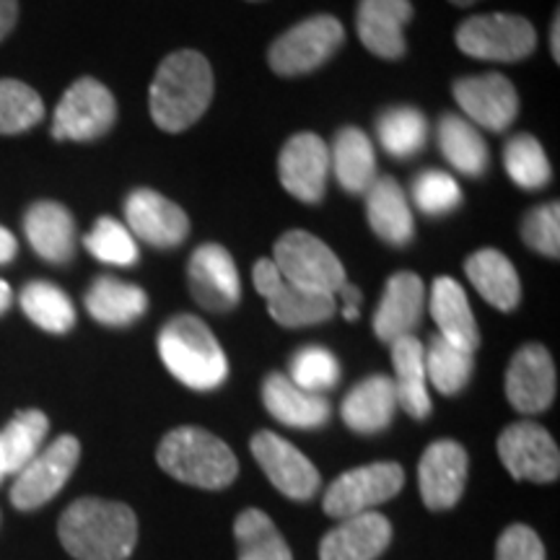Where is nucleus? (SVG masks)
<instances>
[{"label":"nucleus","instance_id":"1","mask_svg":"<svg viewBox=\"0 0 560 560\" xmlns=\"http://www.w3.org/2000/svg\"><path fill=\"white\" fill-rule=\"evenodd\" d=\"M58 535L75 560H128L138 542V520L125 503L79 499L62 511Z\"/></svg>","mask_w":560,"mask_h":560},{"label":"nucleus","instance_id":"2","mask_svg":"<svg viewBox=\"0 0 560 560\" xmlns=\"http://www.w3.org/2000/svg\"><path fill=\"white\" fill-rule=\"evenodd\" d=\"M213 100V68L195 50L166 55L149 91L151 120L166 132H182L206 115Z\"/></svg>","mask_w":560,"mask_h":560},{"label":"nucleus","instance_id":"3","mask_svg":"<svg viewBox=\"0 0 560 560\" xmlns=\"http://www.w3.org/2000/svg\"><path fill=\"white\" fill-rule=\"evenodd\" d=\"M159 353L174 380L190 389H219L229 376V361L221 342L206 322L192 314H179L161 327Z\"/></svg>","mask_w":560,"mask_h":560},{"label":"nucleus","instance_id":"4","mask_svg":"<svg viewBox=\"0 0 560 560\" xmlns=\"http://www.w3.org/2000/svg\"><path fill=\"white\" fill-rule=\"evenodd\" d=\"M156 459L161 470L174 480L206 490L226 488L240 475V462L226 441L195 425H182L166 433L159 444Z\"/></svg>","mask_w":560,"mask_h":560},{"label":"nucleus","instance_id":"5","mask_svg":"<svg viewBox=\"0 0 560 560\" xmlns=\"http://www.w3.org/2000/svg\"><path fill=\"white\" fill-rule=\"evenodd\" d=\"M272 262H276L280 276L291 280L293 285H301V289L335 296L342 289V283H348L340 257L310 231H289V234L280 236Z\"/></svg>","mask_w":560,"mask_h":560},{"label":"nucleus","instance_id":"6","mask_svg":"<svg viewBox=\"0 0 560 560\" xmlns=\"http://www.w3.org/2000/svg\"><path fill=\"white\" fill-rule=\"evenodd\" d=\"M457 47L465 55L493 62H520L537 47L535 26L514 13H482L457 30Z\"/></svg>","mask_w":560,"mask_h":560},{"label":"nucleus","instance_id":"7","mask_svg":"<svg viewBox=\"0 0 560 560\" xmlns=\"http://www.w3.org/2000/svg\"><path fill=\"white\" fill-rule=\"evenodd\" d=\"M346 42V32L342 24L335 16L319 13L301 24L291 26L289 32L280 34L272 42L268 60L270 68L278 75H304L325 66L335 52L340 50V45Z\"/></svg>","mask_w":560,"mask_h":560},{"label":"nucleus","instance_id":"8","mask_svg":"<svg viewBox=\"0 0 560 560\" xmlns=\"http://www.w3.org/2000/svg\"><path fill=\"white\" fill-rule=\"evenodd\" d=\"M252 283L268 299L270 317L283 327L322 325L338 312V301L330 293H319L293 285L280 276L272 260H257L252 268Z\"/></svg>","mask_w":560,"mask_h":560},{"label":"nucleus","instance_id":"9","mask_svg":"<svg viewBox=\"0 0 560 560\" xmlns=\"http://www.w3.org/2000/svg\"><path fill=\"white\" fill-rule=\"evenodd\" d=\"M117 120V102L112 91L96 79H79L55 109L52 138L89 143L107 136Z\"/></svg>","mask_w":560,"mask_h":560},{"label":"nucleus","instance_id":"10","mask_svg":"<svg viewBox=\"0 0 560 560\" xmlns=\"http://www.w3.org/2000/svg\"><path fill=\"white\" fill-rule=\"evenodd\" d=\"M405 472L397 462H374V465L355 467L342 472L338 480L327 488L325 511L335 520L366 514L374 506H382L395 499L402 490Z\"/></svg>","mask_w":560,"mask_h":560},{"label":"nucleus","instance_id":"11","mask_svg":"<svg viewBox=\"0 0 560 560\" xmlns=\"http://www.w3.org/2000/svg\"><path fill=\"white\" fill-rule=\"evenodd\" d=\"M79 457L81 444L75 436H60L47 450H39L37 457L16 472V480L11 486L13 506L19 511H34L52 501L70 480Z\"/></svg>","mask_w":560,"mask_h":560},{"label":"nucleus","instance_id":"12","mask_svg":"<svg viewBox=\"0 0 560 560\" xmlns=\"http://www.w3.org/2000/svg\"><path fill=\"white\" fill-rule=\"evenodd\" d=\"M499 457L516 480L552 482L560 472V452L556 439L540 423L522 420L509 425L499 436Z\"/></svg>","mask_w":560,"mask_h":560},{"label":"nucleus","instance_id":"13","mask_svg":"<svg viewBox=\"0 0 560 560\" xmlns=\"http://www.w3.org/2000/svg\"><path fill=\"white\" fill-rule=\"evenodd\" d=\"M252 454L268 480L293 501H310L319 490V472L291 441L272 431L252 436Z\"/></svg>","mask_w":560,"mask_h":560},{"label":"nucleus","instance_id":"14","mask_svg":"<svg viewBox=\"0 0 560 560\" xmlns=\"http://www.w3.org/2000/svg\"><path fill=\"white\" fill-rule=\"evenodd\" d=\"M454 100L472 125L490 132H503L516 120L520 96L514 83L501 73L467 75L454 83Z\"/></svg>","mask_w":560,"mask_h":560},{"label":"nucleus","instance_id":"15","mask_svg":"<svg viewBox=\"0 0 560 560\" xmlns=\"http://www.w3.org/2000/svg\"><path fill=\"white\" fill-rule=\"evenodd\" d=\"M330 149L314 132H296L278 156L280 185L301 202H319L327 190Z\"/></svg>","mask_w":560,"mask_h":560},{"label":"nucleus","instance_id":"16","mask_svg":"<svg viewBox=\"0 0 560 560\" xmlns=\"http://www.w3.org/2000/svg\"><path fill=\"white\" fill-rule=\"evenodd\" d=\"M556 363L548 348L527 342L514 353L506 369V400L520 412L535 416L556 400Z\"/></svg>","mask_w":560,"mask_h":560},{"label":"nucleus","instance_id":"17","mask_svg":"<svg viewBox=\"0 0 560 560\" xmlns=\"http://www.w3.org/2000/svg\"><path fill=\"white\" fill-rule=\"evenodd\" d=\"M187 280L192 299L208 312H231L242 299L240 270L221 244H202L192 252Z\"/></svg>","mask_w":560,"mask_h":560},{"label":"nucleus","instance_id":"18","mask_svg":"<svg viewBox=\"0 0 560 560\" xmlns=\"http://www.w3.org/2000/svg\"><path fill=\"white\" fill-rule=\"evenodd\" d=\"M470 459L457 441H433L418 465L420 499L431 511H446L462 499Z\"/></svg>","mask_w":560,"mask_h":560},{"label":"nucleus","instance_id":"19","mask_svg":"<svg viewBox=\"0 0 560 560\" xmlns=\"http://www.w3.org/2000/svg\"><path fill=\"white\" fill-rule=\"evenodd\" d=\"M125 221L136 240L151 247H177L190 234V219L177 202L156 190H136L125 202Z\"/></svg>","mask_w":560,"mask_h":560},{"label":"nucleus","instance_id":"20","mask_svg":"<svg viewBox=\"0 0 560 560\" xmlns=\"http://www.w3.org/2000/svg\"><path fill=\"white\" fill-rule=\"evenodd\" d=\"M412 19L410 0H361L355 30L361 45L384 60L402 58L408 50L405 26Z\"/></svg>","mask_w":560,"mask_h":560},{"label":"nucleus","instance_id":"21","mask_svg":"<svg viewBox=\"0 0 560 560\" xmlns=\"http://www.w3.org/2000/svg\"><path fill=\"white\" fill-rule=\"evenodd\" d=\"M392 524L387 516L366 511V514L340 520L319 542L322 560H376L389 548Z\"/></svg>","mask_w":560,"mask_h":560},{"label":"nucleus","instance_id":"22","mask_svg":"<svg viewBox=\"0 0 560 560\" xmlns=\"http://www.w3.org/2000/svg\"><path fill=\"white\" fill-rule=\"evenodd\" d=\"M425 285L416 272H397L387 280L382 293L380 310L374 314V332L382 342H395L397 338L412 335L423 317Z\"/></svg>","mask_w":560,"mask_h":560},{"label":"nucleus","instance_id":"23","mask_svg":"<svg viewBox=\"0 0 560 560\" xmlns=\"http://www.w3.org/2000/svg\"><path fill=\"white\" fill-rule=\"evenodd\" d=\"M26 240L42 260L62 265L75 252V221L66 206L55 200H39L26 210Z\"/></svg>","mask_w":560,"mask_h":560},{"label":"nucleus","instance_id":"24","mask_svg":"<svg viewBox=\"0 0 560 560\" xmlns=\"http://www.w3.org/2000/svg\"><path fill=\"white\" fill-rule=\"evenodd\" d=\"M262 402L278 423L291 429H319L330 420V402L296 387L285 374H270L265 380Z\"/></svg>","mask_w":560,"mask_h":560},{"label":"nucleus","instance_id":"25","mask_svg":"<svg viewBox=\"0 0 560 560\" xmlns=\"http://www.w3.org/2000/svg\"><path fill=\"white\" fill-rule=\"evenodd\" d=\"M431 317L439 325V335L452 346L475 353L480 346V330L475 322L467 293L454 278H436L431 289Z\"/></svg>","mask_w":560,"mask_h":560},{"label":"nucleus","instance_id":"26","mask_svg":"<svg viewBox=\"0 0 560 560\" xmlns=\"http://www.w3.org/2000/svg\"><path fill=\"white\" fill-rule=\"evenodd\" d=\"M397 408L400 405H397L395 382L384 374H374L348 392L340 412L350 431L380 433L392 423Z\"/></svg>","mask_w":560,"mask_h":560},{"label":"nucleus","instance_id":"27","mask_svg":"<svg viewBox=\"0 0 560 560\" xmlns=\"http://www.w3.org/2000/svg\"><path fill=\"white\" fill-rule=\"evenodd\" d=\"M366 215L374 234L392 247H405L416 234L410 202L392 177H376L366 190Z\"/></svg>","mask_w":560,"mask_h":560},{"label":"nucleus","instance_id":"28","mask_svg":"<svg viewBox=\"0 0 560 560\" xmlns=\"http://www.w3.org/2000/svg\"><path fill=\"white\" fill-rule=\"evenodd\" d=\"M392 346V366H395V392L397 405L408 412L410 418L423 420L431 416L429 380H425V346L416 335L397 338Z\"/></svg>","mask_w":560,"mask_h":560},{"label":"nucleus","instance_id":"29","mask_svg":"<svg viewBox=\"0 0 560 560\" xmlns=\"http://www.w3.org/2000/svg\"><path fill=\"white\" fill-rule=\"evenodd\" d=\"M465 272L475 291L499 312H514L522 301V280L514 265L499 249H480L467 257Z\"/></svg>","mask_w":560,"mask_h":560},{"label":"nucleus","instance_id":"30","mask_svg":"<svg viewBox=\"0 0 560 560\" xmlns=\"http://www.w3.org/2000/svg\"><path fill=\"white\" fill-rule=\"evenodd\" d=\"M330 170L342 190L350 195H366L376 179V153L366 132L359 128H342L335 136Z\"/></svg>","mask_w":560,"mask_h":560},{"label":"nucleus","instance_id":"31","mask_svg":"<svg viewBox=\"0 0 560 560\" xmlns=\"http://www.w3.org/2000/svg\"><path fill=\"white\" fill-rule=\"evenodd\" d=\"M86 310L100 325L128 327L149 310V296L136 283L102 276L86 291Z\"/></svg>","mask_w":560,"mask_h":560},{"label":"nucleus","instance_id":"32","mask_svg":"<svg viewBox=\"0 0 560 560\" xmlns=\"http://www.w3.org/2000/svg\"><path fill=\"white\" fill-rule=\"evenodd\" d=\"M439 149L444 159L465 177H482L490 164V151L480 130L462 115H444L439 120Z\"/></svg>","mask_w":560,"mask_h":560},{"label":"nucleus","instance_id":"33","mask_svg":"<svg viewBox=\"0 0 560 560\" xmlns=\"http://www.w3.org/2000/svg\"><path fill=\"white\" fill-rule=\"evenodd\" d=\"M21 310L39 330L66 335L75 325V310L68 293L47 280H32L21 291Z\"/></svg>","mask_w":560,"mask_h":560},{"label":"nucleus","instance_id":"34","mask_svg":"<svg viewBox=\"0 0 560 560\" xmlns=\"http://www.w3.org/2000/svg\"><path fill=\"white\" fill-rule=\"evenodd\" d=\"M376 136L392 159H412L429 140V120L416 107H389L376 122Z\"/></svg>","mask_w":560,"mask_h":560},{"label":"nucleus","instance_id":"35","mask_svg":"<svg viewBox=\"0 0 560 560\" xmlns=\"http://www.w3.org/2000/svg\"><path fill=\"white\" fill-rule=\"evenodd\" d=\"M240 560H293L289 542L265 511L247 509L234 522Z\"/></svg>","mask_w":560,"mask_h":560},{"label":"nucleus","instance_id":"36","mask_svg":"<svg viewBox=\"0 0 560 560\" xmlns=\"http://www.w3.org/2000/svg\"><path fill=\"white\" fill-rule=\"evenodd\" d=\"M47 431H50V420L42 410H21L9 420V425L0 431V446H3L9 475L21 472L37 457Z\"/></svg>","mask_w":560,"mask_h":560},{"label":"nucleus","instance_id":"37","mask_svg":"<svg viewBox=\"0 0 560 560\" xmlns=\"http://www.w3.org/2000/svg\"><path fill=\"white\" fill-rule=\"evenodd\" d=\"M425 380L436 387L441 395H457L472 380L475 359L472 353L446 342L441 335L431 338L429 350L423 353Z\"/></svg>","mask_w":560,"mask_h":560},{"label":"nucleus","instance_id":"38","mask_svg":"<svg viewBox=\"0 0 560 560\" xmlns=\"http://www.w3.org/2000/svg\"><path fill=\"white\" fill-rule=\"evenodd\" d=\"M503 170L516 187L522 190H542L552 177L550 159L545 156L540 140L527 132H520L506 143L503 149Z\"/></svg>","mask_w":560,"mask_h":560},{"label":"nucleus","instance_id":"39","mask_svg":"<svg viewBox=\"0 0 560 560\" xmlns=\"http://www.w3.org/2000/svg\"><path fill=\"white\" fill-rule=\"evenodd\" d=\"M45 117L42 96L26 83L3 79L0 81V136H19L32 130Z\"/></svg>","mask_w":560,"mask_h":560},{"label":"nucleus","instance_id":"40","mask_svg":"<svg viewBox=\"0 0 560 560\" xmlns=\"http://www.w3.org/2000/svg\"><path fill=\"white\" fill-rule=\"evenodd\" d=\"M83 244H86V249L96 260L104 265H117V268H128V265L138 262L140 257L138 242L130 234V229L120 221L109 219V215L94 223V229L89 231Z\"/></svg>","mask_w":560,"mask_h":560},{"label":"nucleus","instance_id":"41","mask_svg":"<svg viewBox=\"0 0 560 560\" xmlns=\"http://www.w3.org/2000/svg\"><path fill=\"white\" fill-rule=\"evenodd\" d=\"M289 380L312 395H322L340 382V361L322 346L299 348L291 359Z\"/></svg>","mask_w":560,"mask_h":560},{"label":"nucleus","instance_id":"42","mask_svg":"<svg viewBox=\"0 0 560 560\" xmlns=\"http://www.w3.org/2000/svg\"><path fill=\"white\" fill-rule=\"evenodd\" d=\"M412 200H416L420 213L441 219V215H450L452 210L462 206V187L446 172H420L412 182Z\"/></svg>","mask_w":560,"mask_h":560},{"label":"nucleus","instance_id":"43","mask_svg":"<svg viewBox=\"0 0 560 560\" xmlns=\"http://www.w3.org/2000/svg\"><path fill=\"white\" fill-rule=\"evenodd\" d=\"M522 240L527 247L540 252L545 257L558 260L560 255V206L548 202V206L535 208L522 223Z\"/></svg>","mask_w":560,"mask_h":560},{"label":"nucleus","instance_id":"44","mask_svg":"<svg viewBox=\"0 0 560 560\" xmlns=\"http://www.w3.org/2000/svg\"><path fill=\"white\" fill-rule=\"evenodd\" d=\"M495 560H545L542 540L535 529L514 524L499 537Z\"/></svg>","mask_w":560,"mask_h":560},{"label":"nucleus","instance_id":"45","mask_svg":"<svg viewBox=\"0 0 560 560\" xmlns=\"http://www.w3.org/2000/svg\"><path fill=\"white\" fill-rule=\"evenodd\" d=\"M342 296V317L348 322L359 319V304H361V291L355 289V285L350 283H342V289L338 291Z\"/></svg>","mask_w":560,"mask_h":560},{"label":"nucleus","instance_id":"46","mask_svg":"<svg viewBox=\"0 0 560 560\" xmlns=\"http://www.w3.org/2000/svg\"><path fill=\"white\" fill-rule=\"evenodd\" d=\"M19 19V0H0V42L13 32Z\"/></svg>","mask_w":560,"mask_h":560},{"label":"nucleus","instance_id":"47","mask_svg":"<svg viewBox=\"0 0 560 560\" xmlns=\"http://www.w3.org/2000/svg\"><path fill=\"white\" fill-rule=\"evenodd\" d=\"M16 252H19L16 236H13L5 226H0V265L11 262L13 257H16Z\"/></svg>","mask_w":560,"mask_h":560},{"label":"nucleus","instance_id":"48","mask_svg":"<svg viewBox=\"0 0 560 560\" xmlns=\"http://www.w3.org/2000/svg\"><path fill=\"white\" fill-rule=\"evenodd\" d=\"M550 50H552V60H560V13L552 16V26H550Z\"/></svg>","mask_w":560,"mask_h":560},{"label":"nucleus","instance_id":"49","mask_svg":"<svg viewBox=\"0 0 560 560\" xmlns=\"http://www.w3.org/2000/svg\"><path fill=\"white\" fill-rule=\"evenodd\" d=\"M11 301H13V291L5 280H0V314H5L11 310Z\"/></svg>","mask_w":560,"mask_h":560},{"label":"nucleus","instance_id":"50","mask_svg":"<svg viewBox=\"0 0 560 560\" xmlns=\"http://www.w3.org/2000/svg\"><path fill=\"white\" fill-rule=\"evenodd\" d=\"M5 475H9V467H5V457H3V446H0V482H3Z\"/></svg>","mask_w":560,"mask_h":560},{"label":"nucleus","instance_id":"51","mask_svg":"<svg viewBox=\"0 0 560 560\" xmlns=\"http://www.w3.org/2000/svg\"><path fill=\"white\" fill-rule=\"evenodd\" d=\"M454 5H472V3H478V0H452Z\"/></svg>","mask_w":560,"mask_h":560}]
</instances>
